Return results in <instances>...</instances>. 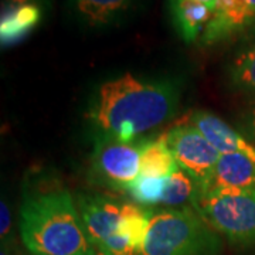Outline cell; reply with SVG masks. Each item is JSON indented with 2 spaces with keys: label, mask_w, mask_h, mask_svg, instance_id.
<instances>
[{
  "label": "cell",
  "mask_w": 255,
  "mask_h": 255,
  "mask_svg": "<svg viewBox=\"0 0 255 255\" xmlns=\"http://www.w3.org/2000/svg\"><path fill=\"white\" fill-rule=\"evenodd\" d=\"M180 92L167 81L125 73L101 84L85 119L95 139L130 142L172 118Z\"/></svg>",
  "instance_id": "1"
},
{
  "label": "cell",
  "mask_w": 255,
  "mask_h": 255,
  "mask_svg": "<svg viewBox=\"0 0 255 255\" xmlns=\"http://www.w3.org/2000/svg\"><path fill=\"white\" fill-rule=\"evenodd\" d=\"M20 237L30 255H98L67 189L24 197L20 209Z\"/></svg>",
  "instance_id": "2"
},
{
  "label": "cell",
  "mask_w": 255,
  "mask_h": 255,
  "mask_svg": "<svg viewBox=\"0 0 255 255\" xmlns=\"http://www.w3.org/2000/svg\"><path fill=\"white\" fill-rule=\"evenodd\" d=\"M223 243L193 207L163 209L152 214L139 255H219Z\"/></svg>",
  "instance_id": "3"
},
{
  "label": "cell",
  "mask_w": 255,
  "mask_h": 255,
  "mask_svg": "<svg viewBox=\"0 0 255 255\" xmlns=\"http://www.w3.org/2000/svg\"><path fill=\"white\" fill-rule=\"evenodd\" d=\"M193 209L210 227L234 246H255V194L219 191L203 196Z\"/></svg>",
  "instance_id": "4"
},
{
  "label": "cell",
  "mask_w": 255,
  "mask_h": 255,
  "mask_svg": "<svg viewBox=\"0 0 255 255\" xmlns=\"http://www.w3.org/2000/svg\"><path fill=\"white\" fill-rule=\"evenodd\" d=\"M147 143V139H95L90 167L94 182L114 190H128L140 176V159Z\"/></svg>",
  "instance_id": "5"
},
{
  "label": "cell",
  "mask_w": 255,
  "mask_h": 255,
  "mask_svg": "<svg viewBox=\"0 0 255 255\" xmlns=\"http://www.w3.org/2000/svg\"><path fill=\"white\" fill-rule=\"evenodd\" d=\"M77 207L91 244L98 255H139L119 234L122 204L100 194H81Z\"/></svg>",
  "instance_id": "6"
},
{
  "label": "cell",
  "mask_w": 255,
  "mask_h": 255,
  "mask_svg": "<svg viewBox=\"0 0 255 255\" xmlns=\"http://www.w3.org/2000/svg\"><path fill=\"white\" fill-rule=\"evenodd\" d=\"M164 136L179 167L194 177L201 194L221 153L191 124L179 125Z\"/></svg>",
  "instance_id": "7"
},
{
  "label": "cell",
  "mask_w": 255,
  "mask_h": 255,
  "mask_svg": "<svg viewBox=\"0 0 255 255\" xmlns=\"http://www.w3.org/2000/svg\"><path fill=\"white\" fill-rule=\"evenodd\" d=\"M255 24V0H217L216 11L200 41L211 46L246 31Z\"/></svg>",
  "instance_id": "8"
},
{
  "label": "cell",
  "mask_w": 255,
  "mask_h": 255,
  "mask_svg": "<svg viewBox=\"0 0 255 255\" xmlns=\"http://www.w3.org/2000/svg\"><path fill=\"white\" fill-rule=\"evenodd\" d=\"M219 191H241L255 194L254 160L238 153L221 155L200 197Z\"/></svg>",
  "instance_id": "9"
},
{
  "label": "cell",
  "mask_w": 255,
  "mask_h": 255,
  "mask_svg": "<svg viewBox=\"0 0 255 255\" xmlns=\"http://www.w3.org/2000/svg\"><path fill=\"white\" fill-rule=\"evenodd\" d=\"M191 125L201 132L221 155L238 153L255 162V143L238 133L214 114L209 111H196L191 117Z\"/></svg>",
  "instance_id": "10"
},
{
  "label": "cell",
  "mask_w": 255,
  "mask_h": 255,
  "mask_svg": "<svg viewBox=\"0 0 255 255\" xmlns=\"http://www.w3.org/2000/svg\"><path fill=\"white\" fill-rule=\"evenodd\" d=\"M217 0H169V10L179 34L186 43L203 36L216 11Z\"/></svg>",
  "instance_id": "11"
},
{
  "label": "cell",
  "mask_w": 255,
  "mask_h": 255,
  "mask_svg": "<svg viewBox=\"0 0 255 255\" xmlns=\"http://www.w3.org/2000/svg\"><path fill=\"white\" fill-rule=\"evenodd\" d=\"M133 0H71L75 16L88 27H107L122 17Z\"/></svg>",
  "instance_id": "12"
},
{
  "label": "cell",
  "mask_w": 255,
  "mask_h": 255,
  "mask_svg": "<svg viewBox=\"0 0 255 255\" xmlns=\"http://www.w3.org/2000/svg\"><path fill=\"white\" fill-rule=\"evenodd\" d=\"M41 18V10L37 4H14L11 3L1 14V44L10 46L17 43L31 31Z\"/></svg>",
  "instance_id": "13"
},
{
  "label": "cell",
  "mask_w": 255,
  "mask_h": 255,
  "mask_svg": "<svg viewBox=\"0 0 255 255\" xmlns=\"http://www.w3.org/2000/svg\"><path fill=\"white\" fill-rule=\"evenodd\" d=\"M179 169L173 152L166 142V136L149 140L140 159V176L169 177Z\"/></svg>",
  "instance_id": "14"
},
{
  "label": "cell",
  "mask_w": 255,
  "mask_h": 255,
  "mask_svg": "<svg viewBox=\"0 0 255 255\" xmlns=\"http://www.w3.org/2000/svg\"><path fill=\"white\" fill-rule=\"evenodd\" d=\"M152 214L153 211L143 209L139 204H130V203L122 204L119 234L125 238L139 254L142 251V247L147 236Z\"/></svg>",
  "instance_id": "15"
},
{
  "label": "cell",
  "mask_w": 255,
  "mask_h": 255,
  "mask_svg": "<svg viewBox=\"0 0 255 255\" xmlns=\"http://www.w3.org/2000/svg\"><path fill=\"white\" fill-rule=\"evenodd\" d=\"M199 196V183L187 172L179 169L177 172L166 177V189L162 204L166 206V209H183L187 204L193 207Z\"/></svg>",
  "instance_id": "16"
},
{
  "label": "cell",
  "mask_w": 255,
  "mask_h": 255,
  "mask_svg": "<svg viewBox=\"0 0 255 255\" xmlns=\"http://www.w3.org/2000/svg\"><path fill=\"white\" fill-rule=\"evenodd\" d=\"M228 74L237 90L255 95V38L234 55Z\"/></svg>",
  "instance_id": "17"
},
{
  "label": "cell",
  "mask_w": 255,
  "mask_h": 255,
  "mask_svg": "<svg viewBox=\"0 0 255 255\" xmlns=\"http://www.w3.org/2000/svg\"><path fill=\"white\" fill-rule=\"evenodd\" d=\"M166 189V177H146L139 176L135 182L129 186L130 197L142 207H152L163 200Z\"/></svg>",
  "instance_id": "18"
},
{
  "label": "cell",
  "mask_w": 255,
  "mask_h": 255,
  "mask_svg": "<svg viewBox=\"0 0 255 255\" xmlns=\"http://www.w3.org/2000/svg\"><path fill=\"white\" fill-rule=\"evenodd\" d=\"M1 226H0V233H1V246H7L10 240V234H11V214H10L9 206L1 201Z\"/></svg>",
  "instance_id": "19"
},
{
  "label": "cell",
  "mask_w": 255,
  "mask_h": 255,
  "mask_svg": "<svg viewBox=\"0 0 255 255\" xmlns=\"http://www.w3.org/2000/svg\"><path fill=\"white\" fill-rule=\"evenodd\" d=\"M247 133L251 137V142L255 143V104L248 110L246 115Z\"/></svg>",
  "instance_id": "20"
},
{
  "label": "cell",
  "mask_w": 255,
  "mask_h": 255,
  "mask_svg": "<svg viewBox=\"0 0 255 255\" xmlns=\"http://www.w3.org/2000/svg\"><path fill=\"white\" fill-rule=\"evenodd\" d=\"M11 3H14V4H37V6H40V4H43V3H46L47 0H10Z\"/></svg>",
  "instance_id": "21"
},
{
  "label": "cell",
  "mask_w": 255,
  "mask_h": 255,
  "mask_svg": "<svg viewBox=\"0 0 255 255\" xmlns=\"http://www.w3.org/2000/svg\"><path fill=\"white\" fill-rule=\"evenodd\" d=\"M0 255H10L9 247L7 246H1V254Z\"/></svg>",
  "instance_id": "22"
}]
</instances>
